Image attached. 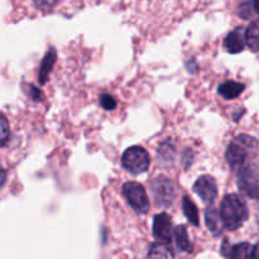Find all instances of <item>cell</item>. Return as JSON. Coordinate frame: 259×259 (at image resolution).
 I'll return each instance as SVG.
<instances>
[{"label":"cell","instance_id":"obj_1","mask_svg":"<svg viewBox=\"0 0 259 259\" xmlns=\"http://www.w3.org/2000/svg\"><path fill=\"white\" fill-rule=\"evenodd\" d=\"M258 148L259 144L257 139L242 134L230 142L225 157H227L229 166L234 171L239 172L244 167L252 164V159L257 156Z\"/></svg>","mask_w":259,"mask_h":259},{"label":"cell","instance_id":"obj_2","mask_svg":"<svg viewBox=\"0 0 259 259\" xmlns=\"http://www.w3.org/2000/svg\"><path fill=\"white\" fill-rule=\"evenodd\" d=\"M220 217L228 230H237L247 222L248 207L238 195H227L220 205Z\"/></svg>","mask_w":259,"mask_h":259},{"label":"cell","instance_id":"obj_3","mask_svg":"<svg viewBox=\"0 0 259 259\" xmlns=\"http://www.w3.org/2000/svg\"><path fill=\"white\" fill-rule=\"evenodd\" d=\"M124 168L133 175H141L149 168L151 158L148 152L138 146L131 147L126 149L121 158Z\"/></svg>","mask_w":259,"mask_h":259},{"label":"cell","instance_id":"obj_4","mask_svg":"<svg viewBox=\"0 0 259 259\" xmlns=\"http://www.w3.org/2000/svg\"><path fill=\"white\" fill-rule=\"evenodd\" d=\"M123 195L134 211L139 214H146L149 210L148 195H147L146 189L138 182H126L123 186Z\"/></svg>","mask_w":259,"mask_h":259},{"label":"cell","instance_id":"obj_5","mask_svg":"<svg viewBox=\"0 0 259 259\" xmlns=\"http://www.w3.org/2000/svg\"><path fill=\"white\" fill-rule=\"evenodd\" d=\"M238 186L242 194L259 202V171L252 164L239 171Z\"/></svg>","mask_w":259,"mask_h":259},{"label":"cell","instance_id":"obj_6","mask_svg":"<svg viewBox=\"0 0 259 259\" xmlns=\"http://www.w3.org/2000/svg\"><path fill=\"white\" fill-rule=\"evenodd\" d=\"M156 204L159 206H168L175 199L174 184L166 177H156L151 184Z\"/></svg>","mask_w":259,"mask_h":259},{"label":"cell","instance_id":"obj_7","mask_svg":"<svg viewBox=\"0 0 259 259\" xmlns=\"http://www.w3.org/2000/svg\"><path fill=\"white\" fill-rule=\"evenodd\" d=\"M194 191L206 204H212L218 196V186L211 176H201L194 185Z\"/></svg>","mask_w":259,"mask_h":259},{"label":"cell","instance_id":"obj_8","mask_svg":"<svg viewBox=\"0 0 259 259\" xmlns=\"http://www.w3.org/2000/svg\"><path fill=\"white\" fill-rule=\"evenodd\" d=\"M153 235L157 240L169 243L174 235L172 230V220L169 215L166 212L156 215L153 220Z\"/></svg>","mask_w":259,"mask_h":259},{"label":"cell","instance_id":"obj_9","mask_svg":"<svg viewBox=\"0 0 259 259\" xmlns=\"http://www.w3.org/2000/svg\"><path fill=\"white\" fill-rule=\"evenodd\" d=\"M225 50L229 53H239L245 47V30L242 27L235 28L224 40Z\"/></svg>","mask_w":259,"mask_h":259},{"label":"cell","instance_id":"obj_10","mask_svg":"<svg viewBox=\"0 0 259 259\" xmlns=\"http://www.w3.org/2000/svg\"><path fill=\"white\" fill-rule=\"evenodd\" d=\"M205 222H206L207 228H209V230L212 234L219 235L222 233L224 224H223L220 212H218L214 207H209L205 211Z\"/></svg>","mask_w":259,"mask_h":259},{"label":"cell","instance_id":"obj_11","mask_svg":"<svg viewBox=\"0 0 259 259\" xmlns=\"http://www.w3.org/2000/svg\"><path fill=\"white\" fill-rule=\"evenodd\" d=\"M218 91H219V94L224 99L232 100V99L238 98L244 91V85L237 82V81H227V82L222 83L219 86V90Z\"/></svg>","mask_w":259,"mask_h":259},{"label":"cell","instance_id":"obj_12","mask_svg":"<svg viewBox=\"0 0 259 259\" xmlns=\"http://www.w3.org/2000/svg\"><path fill=\"white\" fill-rule=\"evenodd\" d=\"M148 257L151 258H174L175 253L169 243L157 240L156 243L151 244L148 250Z\"/></svg>","mask_w":259,"mask_h":259},{"label":"cell","instance_id":"obj_13","mask_svg":"<svg viewBox=\"0 0 259 259\" xmlns=\"http://www.w3.org/2000/svg\"><path fill=\"white\" fill-rule=\"evenodd\" d=\"M174 237H175V240H176L177 247L180 248V250H182V252H186V253L191 252L192 244L189 239L187 229L184 227V225L175 228Z\"/></svg>","mask_w":259,"mask_h":259},{"label":"cell","instance_id":"obj_14","mask_svg":"<svg viewBox=\"0 0 259 259\" xmlns=\"http://www.w3.org/2000/svg\"><path fill=\"white\" fill-rule=\"evenodd\" d=\"M56 62V51L55 50H50L47 53H46L45 58H43L42 63H40V68H39V82L45 83L47 81L48 75H50L51 70H52L53 65Z\"/></svg>","mask_w":259,"mask_h":259},{"label":"cell","instance_id":"obj_15","mask_svg":"<svg viewBox=\"0 0 259 259\" xmlns=\"http://www.w3.org/2000/svg\"><path fill=\"white\" fill-rule=\"evenodd\" d=\"M245 43L252 51H259V18L250 23L245 30Z\"/></svg>","mask_w":259,"mask_h":259},{"label":"cell","instance_id":"obj_16","mask_svg":"<svg viewBox=\"0 0 259 259\" xmlns=\"http://www.w3.org/2000/svg\"><path fill=\"white\" fill-rule=\"evenodd\" d=\"M228 257L238 259L253 258V247L249 243H239V244L234 245V247H230Z\"/></svg>","mask_w":259,"mask_h":259},{"label":"cell","instance_id":"obj_17","mask_svg":"<svg viewBox=\"0 0 259 259\" xmlns=\"http://www.w3.org/2000/svg\"><path fill=\"white\" fill-rule=\"evenodd\" d=\"M182 209H184L185 215H186L187 219L190 220V223H191L192 225H195V227H197V225L200 224L199 211H197L196 205L194 204V201H192L190 197H184V200H182Z\"/></svg>","mask_w":259,"mask_h":259},{"label":"cell","instance_id":"obj_18","mask_svg":"<svg viewBox=\"0 0 259 259\" xmlns=\"http://www.w3.org/2000/svg\"><path fill=\"white\" fill-rule=\"evenodd\" d=\"M10 137L9 123L3 114H0V147H4L8 143Z\"/></svg>","mask_w":259,"mask_h":259},{"label":"cell","instance_id":"obj_19","mask_svg":"<svg viewBox=\"0 0 259 259\" xmlns=\"http://www.w3.org/2000/svg\"><path fill=\"white\" fill-rule=\"evenodd\" d=\"M100 105L103 106L105 110H114L116 108V100L111 95L108 94H103L100 96Z\"/></svg>","mask_w":259,"mask_h":259},{"label":"cell","instance_id":"obj_20","mask_svg":"<svg viewBox=\"0 0 259 259\" xmlns=\"http://www.w3.org/2000/svg\"><path fill=\"white\" fill-rule=\"evenodd\" d=\"M33 2H34L35 7L38 9L43 10V12H47V10H51L52 8H55L60 3V0H33Z\"/></svg>","mask_w":259,"mask_h":259},{"label":"cell","instance_id":"obj_21","mask_svg":"<svg viewBox=\"0 0 259 259\" xmlns=\"http://www.w3.org/2000/svg\"><path fill=\"white\" fill-rule=\"evenodd\" d=\"M249 4H243V5H240V8H239V14L242 15V18H245V19H247V18H249L250 17V12H249Z\"/></svg>","mask_w":259,"mask_h":259},{"label":"cell","instance_id":"obj_22","mask_svg":"<svg viewBox=\"0 0 259 259\" xmlns=\"http://www.w3.org/2000/svg\"><path fill=\"white\" fill-rule=\"evenodd\" d=\"M29 91H30V98L34 99V100H40L42 94H40L39 90H37L33 85H29Z\"/></svg>","mask_w":259,"mask_h":259},{"label":"cell","instance_id":"obj_23","mask_svg":"<svg viewBox=\"0 0 259 259\" xmlns=\"http://www.w3.org/2000/svg\"><path fill=\"white\" fill-rule=\"evenodd\" d=\"M5 180H7V171H5L4 167L0 164V187L5 184Z\"/></svg>","mask_w":259,"mask_h":259},{"label":"cell","instance_id":"obj_24","mask_svg":"<svg viewBox=\"0 0 259 259\" xmlns=\"http://www.w3.org/2000/svg\"><path fill=\"white\" fill-rule=\"evenodd\" d=\"M253 258H259V242L255 247H253Z\"/></svg>","mask_w":259,"mask_h":259},{"label":"cell","instance_id":"obj_25","mask_svg":"<svg viewBox=\"0 0 259 259\" xmlns=\"http://www.w3.org/2000/svg\"><path fill=\"white\" fill-rule=\"evenodd\" d=\"M253 10L259 14V0H253Z\"/></svg>","mask_w":259,"mask_h":259}]
</instances>
